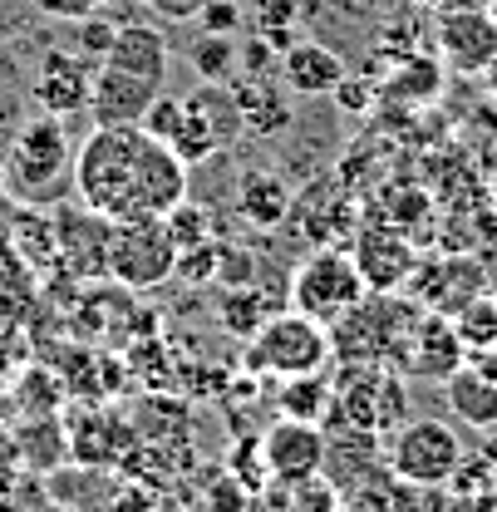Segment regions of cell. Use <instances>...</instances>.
<instances>
[{
    "mask_svg": "<svg viewBox=\"0 0 497 512\" xmlns=\"http://www.w3.org/2000/svg\"><path fill=\"white\" fill-rule=\"evenodd\" d=\"M330 360H335L330 355V325L301 316L296 306L291 311H276L251 335V370H266L276 380H286V375H315Z\"/></svg>",
    "mask_w": 497,
    "mask_h": 512,
    "instance_id": "obj_4",
    "label": "cell"
},
{
    "mask_svg": "<svg viewBox=\"0 0 497 512\" xmlns=\"http://www.w3.org/2000/svg\"><path fill=\"white\" fill-rule=\"evenodd\" d=\"M261 40H266V45H271V50H276V55H286V50H291V45H296V40H301V30H296V25H291V30H266V35H261Z\"/></svg>",
    "mask_w": 497,
    "mask_h": 512,
    "instance_id": "obj_45",
    "label": "cell"
},
{
    "mask_svg": "<svg viewBox=\"0 0 497 512\" xmlns=\"http://www.w3.org/2000/svg\"><path fill=\"white\" fill-rule=\"evenodd\" d=\"M453 330H458V340H463V350H488L497 345V296H478V301H468L458 316H453Z\"/></svg>",
    "mask_w": 497,
    "mask_h": 512,
    "instance_id": "obj_30",
    "label": "cell"
},
{
    "mask_svg": "<svg viewBox=\"0 0 497 512\" xmlns=\"http://www.w3.org/2000/svg\"><path fill=\"white\" fill-rule=\"evenodd\" d=\"M419 311L424 306H414L399 291H389V296L370 291L355 311H345L330 325V355L340 365H389L399 355V345H404V335H409Z\"/></svg>",
    "mask_w": 497,
    "mask_h": 512,
    "instance_id": "obj_2",
    "label": "cell"
},
{
    "mask_svg": "<svg viewBox=\"0 0 497 512\" xmlns=\"http://www.w3.org/2000/svg\"><path fill=\"white\" fill-rule=\"evenodd\" d=\"M409 301L438 311V316H458L468 301H478L488 291V266L473 252H443V256H419L414 276H409Z\"/></svg>",
    "mask_w": 497,
    "mask_h": 512,
    "instance_id": "obj_8",
    "label": "cell"
},
{
    "mask_svg": "<svg viewBox=\"0 0 497 512\" xmlns=\"http://www.w3.org/2000/svg\"><path fill=\"white\" fill-rule=\"evenodd\" d=\"M178 247L163 232V217H138V222H114L109 232V281L124 291H153L173 281Z\"/></svg>",
    "mask_w": 497,
    "mask_h": 512,
    "instance_id": "obj_7",
    "label": "cell"
},
{
    "mask_svg": "<svg viewBox=\"0 0 497 512\" xmlns=\"http://www.w3.org/2000/svg\"><path fill=\"white\" fill-rule=\"evenodd\" d=\"M468 365H473L478 375L497 380V345H488V350H468Z\"/></svg>",
    "mask_w": 497,
    "mask_h": 512,
    "instance_id": "obj_44",
    "label": "cell"
},
{
    "mask_svg": "<svg viewBox=\"0 0 497 512\" xmlns=\"http://www.w3.org/2000/svg\"><path fill=\"white\" fill-rule=\"evenodd\" d=\"M187 104L207 119L217 148H232V143L242 138V109H237V99H232V84H207V79H197V89L187 94Z\"/></svg>",
    "mask_w": 497,
    "mask_h": 512,
    "instance_id": "obj_25",
    "label": "cell"
},
{
    "mask_svg": "<svg viewBox=\"0 0 497 512\" xmlns=\"http://www.w3.org/2000/svg\"><path fill=\"white\" fill-rule=\"evenodd\" d=\"M114 35H119V20H104L99 10H94V15H84V20H79V55L99 64L104 55H109Z\"/></svg>",
    "mask_w": 497,
    "mask_h": 512,
    "instance_id": "obj_38",
    "label": "cell"
},
{
    "mask_svg": "<svg viewBox=\"0 0 497 512\" xmlns=\"http://www.w3.org/2000/svg\"><path fill=\"white\" fill-rule=\"evenodd\" d=\"M458 463H463V439L448 419H409L394 429L389 478L414 488H448Z\"/></svg>",
    "mask_w": 497,
    "mask_h": 512,
    "instance_id": "obj_6",
    "label": "cell"
},
{
    "mask_svg": "<svg viewBox=\"0 0 497 512\" xmlns=\"http://www.w3.org/2000/svg\"><path fill=\"white\" fill-rule=\"evenodd\" d=\"M217 281L222 286H251L256 281V256L251 252H237L222 242V256H217Z\"/></svg>",
    "mask_w": 497,
    "mask_h": 512,
    "instance_id": "obj_40",
    "label": "cell"
},
{
    "mask_svg": "<svg viewBox=\"0 0 497 512\" xmlns=\"http://www.w3.org/2000/svg\"><path fill=\"white\" fill-rule=\"evenodd\" d=\"M434 207L438 197L429 188H419V183H389L384 197H374L370 207V222H384V227H399L414 247L419 242H429L424 232L434 227Z\"/></svg>",
    "mask_w": 497,
    "mask_h": 512,
    "instance_id": "obj_21",
    "label": "cell"
},
{
    "mask_svg": "<svg viewBox=\"0 0 497 512\" xmlns=\"http://www.w3.org/2000/svg\"><path fill=\"white\" fill-rule=\"evenodd\" d=\"M104 64H119V69L138 74V79H153V84L163 89V79H168V40H163V30H153V25H143V20L119 25V35H114Z\"/></svg>",
    "mask_w": 497,
    "mask_h": 512,
    "instance_id": "obj_22",
    "label": "cell"
},
{
    "mask_svg": "<svg viewBox=\"0 0 497 512\" xmlns=\"http://www.w3.org/2000/svg\"><path fill=\"white\" fill-rule=\"evenodd\" d=\"M89 84H94V60H84L79 50H45L30 79V94L40 114L74 119V114H89Z\"/></svg>",
    "mask_w": 497,
    "mask_h": 512,
    "instance_id": "obj_14",
    "label": "cell"
},
{
    "mask_svg": "<svg viewBox=\"0 0 497 512\" xmlns=\"http://www.w3.org/2000/svg\"><path fill=\"white\" fill-rule=\"evenodd\" d=\"M197 25H202V35H242V25H247V10H242V0H202V10L192 15Z\"/></svg>",
    "mask_w": 497,
    "mask_h": 512,
    "instance_id": "obj_34",
    "label": "cell"
},
{
    "mask_svg": "<svg viewBox=\"0 0 497 512\" xmlns=\"http://www.w3.org/2000/svg\"><path fill=\"white\" fill-rule=\"evenodd\" d=\"M148 10H158L163 20H192L202 10V0H143Z\"/></svg>",
    "mask_w": 497,
    "mask_h": 512,
    "instance_id": "obj_43",
    "label": "cell"
},
{
    "mask_svg": "<svg viewBox=\"0 0 497 512\" xmlns=\"http://www.w3.org/2000/svg\"><path fill=\"white\" fill-rule=\"evenodd\" d=\"M443 399H448V409H453L458 424H468V429H497V380L478 375L473 365H463V370H453L443 380Z\"/></svg>",
    "mask_w": 497,
    "mask_h": 512,
    "instance_id": "obj_23",
    "label": "cell"
},
{
    "mask_svg": "<svg viewBox=\"0 0 497 512\" xmlns=\"http://www.w3.org/2000/svg\"><path fill=\"white\" fill-rule=\"evenodd\" d=\"M69 163H74V148H69L64 119L35 114L30 124H20V133L5 148V188H10V197H20L25 207H40L64 183Z\"/></svg>",
    "mask_w": 497,
    "mask_h": 512,
    "instance_id": "obj_3",
    "label": "cell"
},
{
    "mask_svg": "<svg viewBox=\"0 0 497 512\" xmlns=\"http://www.w3.org/2000/svg\"><path fill=\"white\" fill-rule=\"evenodd\" d=\"M35 10H45V15H55V20H84V15H94L104 0H30Z\"/></svg>",
    "mask_w": 497,
    "mask_h": 512,
    "instance_id": "obj_42",
    "label": "cell"
},
{
    "mask_svg": "<svg viewBox=\"0 0 497 512\" xmlns=\"http://www.w3.org/2000/svg\"><path fill=\"white\" fill-rule=\"evenodd\" d=\"M350 256H355V271H360L365 291H379V296L404 291L414 266H419V247L399 227H384V222H360Z\"/></svg>",
    "mask_w": 497,
    "mask_h": 512,
    "instance_id": "obj_11",
    "label": "cell"
},
{
    "mask_svg": "<svg viewBox=\"0 0 497 512\" xmlns=\"http://www.w3.org/2000/svg\"><path fill=\"white\" fill-rule=\"evenodd\" d=\"M414 5H424V10H443L448 0H414Z\"/></svg>",
    "mask_w": 497,
    "mask_h": 512,
    "instance_id": "obj_48",
    "label": "cell"
},
{
    "mask_svg": "<svg viewBox=\"0 0 497 512\" xmlns=\"http://www.w3.org/2000/svg\"><path fill=\"white\" fill-rule=\"evenodd\" d=\"M286 222H296V227L306 232V242H315V247H335V242L355 237L360 207H355L350 188L335 178V183H311L306 197L291 202V217H286Z\"/></svg>",
    "mask_w": 497,
    "mask_h": 512,
    "instance_id": "obj_15",
    "label": "cell"
},
{
    "mask_svg": "<svg viewBox=\"0 0 497 512\" xmlns=\"http://www.w3.org/2000/svg\"><path fill=\"white\" fill-rule=\"evenodd\" d=\"M187 64L207 84H232L237 79V40L232 35H197L187 50Z\"/></svg>",
    "mask_w": 497,
    "mask_h": 512,
    "instance_id": "obj_27",
    "label": "cell"
},
{
    "mask_svg": "<svg viewBox=\"0 0 497 512\" xmlns=\"http://www.w3.org/2000/svg\"><path fill=\"white\" fill-rule=\"evenodd\" d=\"M281 414L286 419H306V424H320L325 409H330V375L315 370V375H286L281 380V394H276Z\"/></svg>",
    "mask_w": 497,
    "mask_h": 512,
    "instance_id": "obj_26",
    "label": "cell"
},
{
    "mask_svg": "<svg viewBox=\"0 0 497 512\" xmlns=\"http://www.w3.org/2000/svg\"><path fill=\"white\" fill-rule=\"evenodd\" d=\"M197 512H256V493L222 468V473L207 478V488H202V498H197Z\"/></svg>",
    "mask_w": 497,
    "mask_h": 512,
    "instance_id": "obj_31",
    "label": "cell"
},
{
    "mask_svg": "<svg viewBox=\"0 0 497 512\" xmlns=\"http://www.w3.org/2000/svg\"><path fill=\"white\" fill-rule=\"evenodd\" d=\"M478 79H483V84H488V94H493V99H497V55H493V64H488V69H483V74H478Z\"/></svg>",
    "mask_w": 497,
    "mask_h": 512,
    "instance_id": "obj_47",
    "label": "cell"
},
{
    "mask_svg": "<svg viewBox=\"0 0 497 512\" xmlns=\"http://www.w3.org/2000/svg\"><path fill=\"white\" fill-rule=\"evenodd\" d=\"M69 173L79 207L109 222L163 217L173 202L187 197V163L138 124H94V133L74 148Z\"/></svg>",
    "mask_w": 497,
    "mask_h": 512,
    "instance_id": "obj_1",
    "label": "cell"
},
{
    "mask_svg": "<svg viewBox=\"0 0 497 512\" xmlns=\"http://www.w3.org/2000/svg\"><path fill=\"white\" fill-rule=\"evenodd\" d=\"M330 99H335L345 114H370L374 99H379V89H374V79H355V74H345V79L330 89Z\"/></svg>",
    "mask_w": 497,
    "mask_h": 512,
    "instance_id": "obj_39",
    "label": "cell"
},
{
    "mask_svg": "<svg viewBox=\"0 0 497 512\" xmlns=\"http://www.w3.org/2000/svg\"><path fill=\"white\" fill-rule=\"evenodd\" d=\"M0 188H5V148H0Z\"/></svg>",
    "mask_w": 497,
    "mask_h": 512,
    "instance_id": "obj_50",
    "label": "cell"
},
{
    "mask_svg": "<svg viewBox=\"0 0 497 512\" xmlns=\"http://www.w3.org/2000/svg\"><path fill=\"white\" fill-rule=\"evenodd\" d=\"M163 232L173 237V247H178V252H187V247H197V242H212V237H217V232H212V212H207L202 202H192V197L173 202V207L163 212Z\"/></svg>",
    "mask_w": 497,
    "mask_h": 512,
    "instance_id": "obj_29",
    "label": "cell"
},
{
    "mask_svg": "<svg viewBox=\"0 0 497 512\" xmlns=\"http://www.w3.org/2000/svg\"><path fill=\"white\" fill-rule=\"evenodd\" d=\"M301 20V0H256L247 15L251 35H266V30H291Z\"/></svg>",
    "mask_w": 497,
    "mask_h": 512,
    "instance_id": "obj_36",
    "label": "cell"
},
{
    "mask_svg": "<svg viewBox=\"0 0 497 512\" xmlns=\"http://www.w3.org/2000/svg\"><path fill=\"white\" fill-rule=\"evenodd\" d=\"M365 296L370 291H365V281L355 271V256L345 247H315L296 266V276H291V306L301 316L320 320V325H335L345 311H355Z\"/></svg>",
    "mask_w": 497,
    "mask_h": 512,
    "instance_id": "obj_5",
    "label": "cell"
},
{
    "mask_svg": "<svg viewBox=\"0 0 497 512\" xmlns=\"http://www.w3.org/2000/svg\"><path fill=\"white\" fill-rule=\"evenodd\" d=\"M389 365L409 370L414 380H438V384L448 380L453 370H463L468 365V350H463V340L453 330V316L419 311L414 325H409V335H404V345H399V355Z\"/></svg>",
    "mask_w": 497,
    "mask_h": 512,
    "instance_id": "obj_12",
    "label": "cell"
},
{
    "mask_svg": "<svg viewBox=\"0 0 497 512\" xmlns=\"http://www.w3.org/2000/svg\"><path fill=\"white\" fill-rule=\"evenodd\" d=\"M443 79H448L443 60L414 50V55L394 60L389 79L379 84V99H384V104H399V109H424V104H434L438 94H443Z\"/></svg>",
    "mask_w": 497,
    "mask_h": 512,
    "instance_id": "obj_20",
    "label": "cell"
},
{
    "mask_svg": "<svg viewBox=\"0 0 497 512\" xmlns=\"http://www.w3.org/2000/svg\"><path fill=\"white\" fill-rule=\"evenodd\" d=\"M434 50L443 69L478 79L497 55V20L483 5H443L434 20Z\"/></svg>",
    "mask_w": 497,
    "mask_h": 512,
    "instance_id": "obj_9",
    "label": "cell"
},
{
    "mask_svg": "<svg viewBox=\"0 0 497 512\" xmlns=\"http://www.w3.org/2000/svg\"><path fill=\"white\" fill-rule=\"evenodd\" d=\"M291 512H340V488L315 473V478L291 488Z\"/></svg>",
    "mask_w": 497,
    "mask_h": 512,
    "instance_id": "obj_35",
    "label": "cell"
},
{
    "mask_svg": "<svg viewBox=\"0 0 497 512\" xmlns=\"http://www.w3.org/2000/svg\"><path fill=\"white\" fill-rule=\"evenodd\" d=\"M478 458H483V463H493V468H497V434H488V439H483V448H478Z\"/></svg>",
    "mask_w": 497,
    "mask_h": 512,
    "instance_id": "obj_46",
    "label": "cell"
},
{
    "mask_svg": "<svg viewBox=\"0 0 497 512\" xmlns=\"http://www.w3.org/2000/svg\"><path fill=\"white\" fill-rule=\"evenodd\" d=\"M281 301H286V296L261 291V281H251V286H227V291H222V306H217L222 330H227V335H237V340H251L266 320L281 311Z\"/></svg>",
    "mask_w": 497,
    "mask_h": 512,
    "instance_id": "obj_24",
    "label": "cell"
},
{
    "mask_svg": "<svg viewBox=\"0 0 497 512\" xmlns=\"http://www.w3.org/2000/svg\"><path fill=\"white\" fill-rule=\"evenodd\" d=\"M168 148H173V158H183L187 168H197V163H207L212 153H222L217 138H212V128H207V119H202L187 99H183V114H178L173 133H168Z\"/></svg>",
    "mask_w": 497,
    "mask_h": 512,
    "instance_id": "obj_28",
    "label": "cell"
},
{
    "mask_svg": "<svg viewBox=\"0 0 497 512\" xmlns=\"http://www.w3.org/2000/svg\"><path fill=\"white\" fill-rule=\"evenodd\" d=\"M345 74H350L345 60H340L330 45H320V40H296V45L276 60V79H281L291 94H301V99L330 94Z\"/></svg>",
    "mask_w": 497,
    "mask_h": 512,
    "instance_id": "obj_18",
    "label": "cell"
},
{
    "mask_svg": "<svg viewBox=\"0 0 497 512\" xmlns=\"http://www.w3.org/2000/svg\"><path fill=\"white\" fill-rule=\"evenodd\" d=\"M261 444V463H266V478L271 483H306L315 473H325V458H330V434L320 424H306V419H276L266 434H256Z\"/></svg>",
    "mask_w": 497,
    "mask_h": 512,
    "instance_id": "obj_10",
    "label": "cell"
},
{
    "mask_svg": "<svg viewBox=\"0 0 497 512\" xmlns=\"http://www.w3.org/2000/svg\"><path fill=\"white\" fill-rule=\"evenodd\" d=\"M291 89L281 84V79H271V74H242V79H232V99H237V109H242V128H247L251 138H276V133H286L291 128V99H286Z\"/></svg>",
    "mask_w": 497,
    "mask_h": 512,
    "instance_id": "obj_17",
    "label": "cell"
},
{
    "mask_svg": "<svg viewBox=\"0 0 497 512\" xmlns=\"http://www.w3.org/2000/svg\"><path fill=\"white\" fill-rule=\"evenodd\" d=\"M291 202H296V192H291V183H286L281 173L256 168V173H247V178L237 183V217H242L247 227H256V232L286 227Z\"/></svg>",
    "mask_w": 497,
    "mask_h": 512,
    "instance_id": "obj_19",
    "label": "cell"
},
{
    "mask_svg": "<svg viewBox=\"0 0 497 512\" xmlns=\"http://www.w3.org/2000/svg\"><path fill=\"white\" fill-rule=\"evenodd\" d=\"M217 256H222V242L212 237V242H197V247H187L178 252L173 261V281H187V286H212L217 281Z\"/></svg>",
    "mask_w": 497,
    "mask_h": 512,
    "instance_id": "obj_32",
    "label": "cell"
},
{
    "mask_svg": "<svg viewBox=\"0 0 497 512\" xmlns=\"http://www.w3.org/2000/svg\"><path fill=\"white\" fill-rule=\"evenodd\" d=\"M493 212H497V197H493Z\"/></svg>",
    "mask_w": 497,
    "mask_h": 512,
    "instance_id": "obj_51",
    "label": "cell"
},
{
    "mask_svg": "<svg viewBox=\"0 0 497 512\" xmlns=\"http://www.w3.org/2000/svg\"><path fill=\"white\" fill-rule=\"evenodd\" d=\"M227 473L237 478V483H247L251 493H261L271 478H266V463H261V444L256 439H247V444H237L232 453H227Z\"/></svg>",
    "mask_w": 497,
    "mask_h": 512,
    "instance_id": "obj_37",
    "label": "cell"
},
{
    "mask_svg": "<svg viewBox=\"0 0 497 512\" xmlns=\"http://www.w3.org/2000/svg\"><path fill=\"white\" fill-rule=\"evenodd\" d=\"M163 89L153 79H138L119 64H94V84H89V114L94 124H143V114L153 109Z\"/></svg>",
    "mask_w": 497,
    "mask_h": 512,
    "instance_id": "obj_16",
    "label": "cell"
},
{
    "mask_svg": "<svg viewBox=\"0 0 497 512\" xmlns=\"http://www.w3.org/2000/svg\"><path fill=\"white\" fill-rule=\"evenodd\" d=\"M483 10H488V15H493V20H497V0H483Z\"/></svg>",
    "mask_w": 497,
    "mask_h": 512,
    "instance_id": "obj_49",
    "label": "cell"
},
{
    "mask_svg": "<svg viewBox=\"0 0 497 512\" xmlns=\"http://www.w3.org/2000/svg\"><path fill=\"white\" fill-rule=\"evenodd\" d=\"M276 50L261 40V35H251V40H242V50H237V64H242V74H266V69H276Z\"/></svg>",
    "mask_w": 497,
    "mask_h": 512,
    "instance_id": "obj_41",
    "label": "cell"
},
{
    "mask_svg": "<svg viewBox=\"0 0 497 512\" xmlns=\"http://www.w3.org/2000/svg\"><path fill=\"white\" fill-rule=\"evenodd\" d=\"M399 424H409V389L384 365V380H379V434H394Z\"/></svg>",
    "mask_w": 497,
    "mask_h": 512,
    "instance_id": "obj_33",
    "label": "cell"
},
{
    "mask_svg": "<svg viewBox=\"0 0 497 512\" xmlns=\"http://www.w3.org/2000/svg\"><path fill=\"white\" fill-rule=\"evenodd\" d=\"M109 232H114L109 217H99L89 207H60L55 212V252H60L64 271L79 281L109 276Z\"/></svg>",
    "mask_w": 497,
    "mask_h": 512,
    "instance_id": "obj_13",
    "label": "cell"
}]
</instances>
